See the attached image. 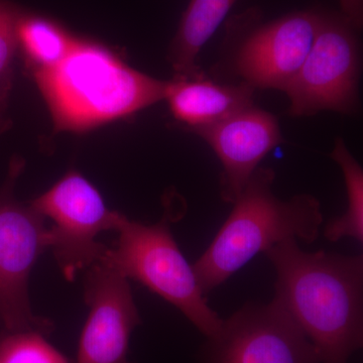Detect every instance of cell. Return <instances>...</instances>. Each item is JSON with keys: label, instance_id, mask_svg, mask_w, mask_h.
<instances>
[{"label": "cell", "instance_id": "1", "mask_svg": "<svg viewBox=\"0 0 363 363\" xmlns=\"http://www.w3.org/2000/svg\"><path fill=\"white\" fill-rule=\"evenodd\" d=\"M274 300L311 341L320 363H348L363 345V257L301 250L290 238L264 252Z\"/></svg>", "mask_w": 363, "mask_h": 363}, {"label": "cell", "instance_id": "2", "mask_svg": "<svg viewBox=\"0 0 363 363\" xmlns=\"http://www.w3.org/2000/svg\"><path fill=\"white\" fill-rule=\"evenodd\" d=\"M56 131L83 133L166 97L169 81L131 68L102 45L77 40L57 65L33 71Z\"/></svg>", "mask_w": 363, "mask_h": 363}, {"label": "cell", "instance_id": "3", "mask_svg": "<svg viewBox=\"0 0 363 363\" xmlns=\"http://www.w3.org/2000/svg\"><path fill=\"white\" fill-rule=\"evenodd\" d=\"M274 169L257 168L211 245L193 266L206 296L274 245L290 238L313 243L323 224L321 205L310 194L279 199L272 192Z\"/></svg>", "mask_w": 363, "mask_h": 363}, {"label": "cell", "instance_id": "4", "mask_svg": "<svg viewBox=\"0 0 363 363\" xmlns=\"http://www.w3.org/2000/svg\"><path fill=\"white\" fill-rule=\"evenodd\" d=\"M181 217L173 205H167L161 220L150 225L121 215L118 240L100 262L168 301L207 338L213 337L223 319L208 305L193 266L172 233L171 223Z\"/></svg>", "mask_w": 363, "mask_h": 363}, {"label": "cell", "instance_id": "5", "mask_svg": "<svg viewBox=\"0 0 363 363\" xmlns=\"http://www.w3.org/2000/svg\"><path fill=\"white\" fill-rule=\"evenodd\" d=\"M23 168L25 161L13 157L0 188V323L4 330H33L48 336L54 323L33 312L28 296L30 272L48 250V228L42 214L14 196Z\"/></svg>", "mask_w": 363, "mask_h": 363}, {"label": "cell", "instance_id": "6", "mask_svg": "<svg viewBox=\"0 0 363 363\" xmlns=\"http://www.w3.org/2000/svg\"><path fill=\"white\" fill-rule=\"evenodd\" d=\"M354 30L342 14L319 11L311 49L284 90L290 100L291 116L354 111L360 67L359 44Z\"/></svg>", "mask_w": 363, "mask_h": 363}, {"label": "cell", "instance_id": "7", "mask_svg": "<svg viewBox=\"0 0 363 363\" xmlns=\"http://www.w3.org/2000/svg\"><path fill=\"white\" fill-rule=\"evenodd\" d=\"M30 204L54 222L47 230L48 248L69 281L102 259L108 247L97 236L116 230L123 215L109 209L99 191L75 169Z\"/></svg>", "mask_w": 363, "mask_h": 363}, {"label": "cell", "instance_id": "8", "mask_svg": "<svg viewBox=\"0 0 363 363\" xmlns=\"http://www.w3.org/2000/svg\"><path fill=\"white\" fill-rule=\"evenodd\" d=\"M204 363H320L314 345L272 300L247 303L208 338Z\"/></svg>", "mask_w": 363, "mask_h": 363}, {"label": "cell", "instance_id": "9", "mask_svg": "<svg viewBox=\"0 0 363 363\" xmlns=\"http://www.w3.org/2000/svg\"><path fill=\"white\" fill-rule=\"evenodd\" d=\"M83 288L89 313L79 338L77 363H131V334L142 319L130 279L98 262L86 269Z\"/></svg>", "mask_w": 363, "mask_h": 363}, {"label": "cell", "instance_id": "10", "mask_svg": "<svg viewBox=\"0 0 363 363\" xmlns=\"http://www.w3.org/2000/svg\"><path fill=\"white\" fill-rule=\"evenodd\" d=\"M319 11H295L257 26L241 42L235 70L245 84L284 91L311 49Z\"/></svg>", "mask_w": 363, "mask_h": 363}, {"label": "cell", "instance_id": "11", "mask_svg": "<svg viewBox=\"0 0 363 363\" xmlns=\"http://www.w3.org/2000/svg\"><path fill=\"white\" fill-rule=\"evenodd\" d=\"M193 130L220 160L221 198L231 204L240 197L262 159L281 142L276 116L253 105L219 123Z\"/></svg>", "mask_w": 363, "mask_h": 363}, {"label": "cell", "instance_id": "12", "mask_svg": "<svg viewBox=\"0 0 363 363\" xmlns=\"http://www.w3.org/2000/svg\"><path fill=\"white\" fill-rule=\"evenodd\" d=\"M252 96L253 88L245 83L220 85L203 76L169 81L164 99L177 121L194 130L252 106Z\"/></svg>", "mask_w": 363, "mask_h": 363}, {"label": "cell", "instance_id": "13", "mask_svg": "<svg viewBox=\"0 0 363 363\" xmlns=\"http://www.w3.org/2000/svg\"><path fill=\"white\" fill-rule=\"evenodd\" d=\"M238 0H190L169 49L174 78H200L198 57Z\"/></svg>", "mask_w": 363, "mask_h": 363}, {"label": "cell", "instance_id": "14", "mask_svg": "<svg viewBox=\"0 0 363 363\" xmlns=\"http://www.w3.org/2000/svg\"><path fill=\"white\" fill-rule=\"evenodd\" d=\"M16 40L33 72L57 65L77 40L54 21L23 14L16 23Z\"/></svg>", "mask_w": 363, "mask_h": 363}, {"label": "cell", "instance_id": "15", "mask_svg": "<svg viewBox=\"0 0 363 363\" xmlns=\"http://www.w3.org/2000/svg\"><path fill=\"white\" fill-rule=\"evenodd\" d=\"M331 157L340 167L347 193V209L342 216L332 219L324 227V236L330 242L350 238L363 242V169L342 138H337Z\"/></svg>", "mask_w": 363, "mask_h": 363}, {"label": "cell", "instance_id": "16", "mask_svg": "<svg viewBox=\"0 0 363 363\" xmlns=\"http://www.w3.org/2000/svg\"><path fill=\"white\" fill-rule=\"evenodd\" d=\"M33 330H0V363H71L69 358Z\"/></svg>", "mask_w": 363, "mask_h": 363}, {"label": "cell", "instance_id": "17", "mask_svg": "<svg viewBox=\"0 0 363 363\" xmlns=\"http://www.w3.org/2000/svg\"><path fill=\"white\" fill-rule=\"evenodd\" d=\"M18 9L0 0V121L7 119L6 112L13 85V63L18 50L16 23Z\"/></svg>", "mask_w": 363, "mask_h": 363}, {"label": "cell", "instance_id": "18", "mask_svg": "<svg viewBox=\"0 0 363 363\" xmlns=\"http://www.w3.org/2000/svg\"><path fill=\"white\" fill-rule=\"evenodd\" d=\"M341 14L355 30H360L363 23V0H339Z\"/></svg>", "mask_w": 363, "mask_h": 363}, {"label": "cell", "instance_id": "19", "mask_svg": "<svg viewBox=\"0 0 363 363\" xmlns=\"http://www.w3.org/2000/svg\"><path fill=\"white\" fill-rule=\"evenodd\" d=\"M9 126H11V123H9V119L0 121V135H4V133L9 130Z\"/></svg>", "mask_w": 363, "mask_h": 363}]
</instances>
